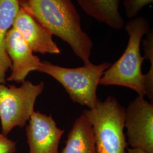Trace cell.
Wrapping results in <instances>:
<instances>
[{
  "mask_svg": "<svg viewBox=\"0 0 153 153\" xmlns=\"http://www.w3.org/2000/svg\"><path fill=\"white\" fill-rule=\"evenodd\" d=\"M19 7L51 33L69 44L84 65L91 62L92 40L82 27L72 0H18Z\"/></svg>",
  "mask_w": 153,
  "mask_h": 153,
  "instance_id": "obj_1",
  "label": "cell"
},
{
  "mask_svg": "<svg viewBox=\"0 0 153 153\" xmlns=\"http://www.w3.org/2000/svg\"><path fill=\"white\" fill-rule=\"evenodd\" d=\"M129 36L126 49L120 57L104 71L100 79L102 86L116 85L129 88L138 96H146L145 77L142 71L145 60L140 52V45L145 35L150 30V23L144 16L131 19L124 25Z\"/></svg>",
  "mask_w": 153,
  "mask_h": 153,
  "instance_id": "obj_2",
  "label": "cell"
},
{
  "mask_svg": "<svg viewBox=\"0 0 153 153\" xmlns=\"http://www.w3.org/2000/svg\"><path fill=\"white\" fill-rule=\"evenodd\" d=\"M111 64L107 62L98 65L90 63L70 68L45 61H41L38 71L49 75L59 82L74 103L93 109L100 100L97 97L100 79Z\"/></svg>",
  "mask_w": 153,
  "mask_h": 153,
  "instance_id": "obj_3",
  "label": "cell"
},
{
  "mask_svg": "<svg viewBox=\"0 0 153 153\" xmlns=\"http://www.w3.org/2000/svg\"><path fill=\"white\" fill-rule=\"evenodd\" d=\"M93 127L98 153H126L125 108L113 97L83 111Z\"/></svg>",
  "mask_w": 153,
  "mask_h": 153,
  "instance_id": "obj_4",
  "label": "cell"
},
{
  "mask_svg": "<svg viewBox=\"0 0 153 153\" xmlns=\"http://www.w3.org/2000/svg\"><path fill=\"white\" fill-rule=\"evenodd\" d=\"M44 83L25 81L20 87L0 83V120L2 133L7 136L16 126L26 125L34 111L36 100L43 93Z\"/></svg>",
  "mask_w": 153,
  "mask_h": 153,
  "instance_id": "obj_5",
  "label": "cell"
},
{
  "mask_svg": "<svg viewBox=\"0 0 153 153\" xmlns=\"http://www.w3.org/2000/svg\"><path fill=\"white\" fill-rule=\"evenodd\" d=\"M128 143L133 149L153 153V104L138 96L125 108Z\"/></svg>",
  "mask_w": 153,
  "mask_h": 153,
  "instance_id": "obj_6",
  "label": "cell"
},
{
  "mask_svg": "<svg viewBox=\"0 0 153 153\" xmlns=\"http://www.w3.org/2000/svg\"><path fill=\"white\" fill-rule=\"evenodd\" d=\"M64 131L58 128L52 115L33 111L26 127L29 153H59Z\"/></svg>",
  "mask_w": 153,
  "mask_h": 153,
  "instance_id": "obj_7",
  "label": "cell"
},
{
  "mask_svg": "<svg viewBox=\"0 0 153 153\" xmlns=\"http://www.w3.org/2000/svg\"><path fill=\"white\" fill-rule=\"evenodd\" d=\"M5 48L11 62V73L7 81L22 83L30 72L38 71L40 59L33 55L21 33L13 27L7 33Z\"/></svg>",
  "mask_w": 153,
  "mask_h": 153,
  "instance_id": "obj_8",
  "label": "cell"
},
{
  "mask_svg": "<svg viewBox=\"0 0 153 153\" xmlns=\"http://www.w3.org/2000/svg\"><path fill=\"white\" fill-rule=\"evenodd\" d=\"M12 27L21 33L33 52L43 55L60 53V49L53 39V34L20 7Z\"/></svg>",
  "mask_w": 153,
  "mask_h": 153,
  "instance_id": "obj_9",
  "label": "cell"
},
{
  "mask_svg": "<svg viewBox=\"0 0 153 153\" xmlns=\"http://www.w3.org/2000/svg\"><path fill=\"white\" fill-rule=\"evenodd\" d=\"M82 10L99 23L114 30L124 27V20L119 11L120 0H76Z\"/></svg>",
  "mask_w": 153,
  "mask_h": 153,
  "instance_id": "obj_10",
  "label": "cell"
},
{
  "mask_svg": "<svg viewBox=\"0 0 153 153\" xmlns=\"http://www.w3.org/2000/svg\"><path fill=\"white\" fill-rule=\"evenodd\" d=\"M59 153H98L93 127L83 114L74 121Z\"/></svg>",
  "mask_w": 153,
  "mask_h": 153,
  "instance_id": "obj_11",
  "label": "cell"
},
{
  "mask_svg": "<svg viewBox=\"0 0 153 153\" xmlns=\"http://www.w3.org/2000/svg\"><path fill=\"white\" fill-rule=\"evenodd\" d=\"M19 9L18 0H0V83L2 84H6V72L11 68L6 51V37Z\"/></svg>",
  "mask_w": 153,
  "mask_h": 153,
  "instance_id": "obj_12",
  "label": "cell"
},
{
  "mask_svg": "<svg viewBox=\"0 0 153 153\" xmlns=\"http://www.w3.org/2000/svg\"><path fill=\"white\" fill-rule=\"evenodd\" d=\"M153 0H123V5L128 18L136 17L143 7L153 4Z\"/></svg>",
  "mask_w": 153,
  "mask_h": 153,
  "instance_id": "obj_13",
  "label": "cell"
},
{
  "mask_svg": "<svg viewBox=\"0 0 153 153\" xmlns=\"http://www.w3.org/2000/svg\"><path fill=\"white\" fill-rule=\"evenodd\" d=\"M16 145V141L9 139L2 133H0V153H15Z\"/></svg>",
  "mask_w": 153,
  "mask_h": 153,
  "instance_id": "obj_14",
  "label": "cell"
},
{
  "mask_svg": "<svg viewBox=\"0 0 153 153\" xmlns=\"http://www.w3.org/2000/svg\"><path fill=\"white\" fill-rule=\"evenodd\" d=\"M127 153H146L142 150L138 149H133V148H127Z\"/></svg>",
  "mask_w": 153,
  "mask_h": 153,
  "instance_id": "obj_15",
  "label": "cell"
}]
</instances>
